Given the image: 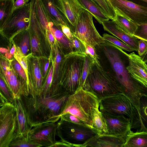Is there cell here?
<instances>
[{
  "mask_svg": "<svg viewBox=\"0 0 147 147\" xmlns=\"http://www.w3.org/2000/svg\"><path fill=\"white\" fill-rule=\"evenodd\" d=\"M51 147H73V146L67 143L63 142L60 140V141H57Z\"/></svg>",
  "mask_w": 147,
  "mask_h": 147,
  "instance_id": "681fc988",
  "label": "cell"
},
{
  "mask_svg": "<svg viewBox=\"0 0 147 147\" xmlns=\"http://www.w3.org/2000/svg\"><path fill=\"white\" fill-rule=\"evenodd\" d=\"M116 13V18L113 21L115 24L127 33L134 35L138 26L134 22L117 13Z\"/></svg>",
  "mask_w": 147,
  "mask_h": 147,
  "instance_id": "83f0119b",
  "label": "cell"
},
{
  "mask_svg": "<svg viewBox=\"0 0 147 147\" xmlns=\"http://www.w3.org/2000/svg\"><path fill=\"white\" fill-rule=\"evenodd\" d=\"M71 41L74 47L76 49V52L86 55L85 48L82 42L74 36L73 39Z\"/></svg>",
  "mask_w": 147,
  "mask_h": 147,
  "instance_id": "7bdbcfd3",
  "label": "cell"
},
{
  "mask_svg": "<svg viewBox=\"0 0 147 147\" xmlns=\"http://www.w3.org/2000/svg\"><path fill=\"white\" fill-rule=\"evenodd\" d=\"M60 28L63 33L68 39L70 40L73 39L74 36L69 27L66 26L62 25L60 26Z\"/></svg>",
  "mask_w": 147,
  "mask_h": 147,
  "instance_id": "f6af8a7d",
  "label": "cell"
},
{
  "mask_svg": "<svg viewBox=\"0 0 147 147\" xmlns=\"http://www.w3.org/2000/svg\"><path fill=\"white\" fill-rule=\"evenodd\" d=\"M86 55L72 51L63 58L60 67L59 83L70 94L74 93L80 87Z\"/></svg>",
  "mask_w": 147,
  "mask_h": 147,
  "instance_id": "277c9868",
  "label": "cell"
},
{
  "mask_svg": "<svg viewBox=\"0 0 147 147\" xmlns=\"http://www.w3.org/2000/svg\"><path fill=\"white\" fill-rule=\"evenodd\" d=\"M93 16L85 9L80 13L73 30V35L82 42L93 47L106 42L96 28Z\"/></svg>",
  "mask_w": 147,
  "mask_h": 147,
  "instance_id": "52a82bcc",
  "label": "cell"
},
{
  "mask_svg": "<svg viewBox=\"0 0 147 147\" xmlns=\"http://www.w3.org/2000/svg\"><path fill=\"white\" fill-rule=\"evenodd\" d=\"M40 147L39 145L28 140L26 137H16L10 144L9 147Z\"/></svg>",
  "mask_w": 147,
  "mask_h": 147,
  "instance_id": "e575fe53",
  "label": "cell"
},
{
  "mask_svg": "<svg viewBox=\"0 0 147 147\" xmlns=\"http://www.w3.org/2000/svg\"><path fill=\"white\" fill-rule=\"evenodd\" d=\"M138 52L139 55L144 60V58L147 55V41L139 39Z\"/></svg>",
  "mask_w": 147,
  "mask_h": 147,
  "instance_id": "ee69618b",
  "label": "cell"
},
{
  "mask_svg": "<svg viewBox=\"0 0 147 147\" xmlns=\"http://www.w3.org/2000/svg\"><path fill=\"white\" fill-rule=\"evenodd\" d=\"M53 65L52 63L47 75L44 80L40 95L45 96H51L50 91L53 81Z\"/></svg>",
  "mask_w": 147,
  "mask_h": 147,
  "instance_id": "1f68e13d",
  "label": "cell"
},
{
  "mask_svg": "<svg viewBox=\"0 0 147 147\" xmlns=\"http://www.w3.org/2000/svg\"><path fill=\"white\" fill-rule=\"evenodd\" d=\"M102 113L107 126V134L124 137L131 130L130 120L128 118L123 115H113L105 113Z\"/></svg>",
  "mask_w": 147,
  "mask_h": 147,
  "instance_id": "9a60e30c",
  "label": "cell"
},
{
  "mask_svg": "<svg viewBox=\"0 0 147 147\" xmlns=\"http://www.w3.org/2000/svg\"><path fill=\"white\" fill-rule=\"evenodd\" d=\"M137 25V28L133 36L139 39L147 41V23Z\"/></svg>",
  "mask_w": 147,
  "mask_h": 147,
  "instance_id": "f35d334b",
  "label": "cell"
},
{
  "mask_svg": "<svg viewBox=\"0 0 147 147\" xmlns=\"http://www.w3.org/2000/svg\"><path fill=\"white\" fill-rule=\"evenodd\" d=\"M10 41L24 55L31 53V43L28 28L13 36Z\"/></svg>",
  "mask_w": 147,
  "mask_h": 147,
  "instance_id": "603a6c76",
  "label": "cell"
},
{
  "mask_svg": "<svg viewBox=\"0 0 147 147\" xmlns=\"http://www.w3.org/2000/svg\"><path fill=\"white\" fill-rule=\"evenodd\" d=\"M104 39L120 47L123 50L131 52L134 51V50L130 46L126 45L114 36L107 34L104 33L102 35Z\"/></svg>",
  "mask_w": 147,
  "mask_h": 147,
  "instance_id": "d590c367",
  "label": "cell"
},
{
  "mask_svg": "<svg viewBox=\"0 0 147 147\" xmlns=\"http://www.w3.org/2000/svg\"><path fill=\"white\" fill-rule=\"evenodd\" d=\"M129 64L126 68L134 79L147 87V65L142 58L134 52L128 54Z\"/></svg>",
  "mask_w": 147,
  "mask_h": 147,
  "instance_id": "2e32d148",
  "label": "cell"
},
{
  "mask_svg": "<svg viewBox=\"0 0 147 147\" xmlns=\"http://www.w3.org/2000/svg\"><path fill=\"white\" fill-rule=\"evenodd\" d=\"M27 63L29 93L40 95L44 80L40 69L39 57L30 53L27 55Z\"/></svg>",
  "mask_w": 147,
  "mask_h": 147,
  "instance_id": "5bb4252c",
  "label": "cell"
},
{
  "mask_svg": "<svg viewBox=\"0 0 147 147\" xmlns=\"http://www.w3.org/2000/svg\"><path fill=\"white\" fill-rule=\"evenodd\" d=\"M115 13L137 25L147 23V7L125 0H108Z\"/></svg>",
  "mask_w": 147,
  "mask_h": 147,
  "instance_id": "7c38bea8",
  "label": "cell"
},
{
  "mask_svg": "<svg viewBox=\"0 0 147 147\" xmlns=\"http://www.w3.org/2000/svg\"><path fill=\"white\" fill-rule=\"evenodd\" d=\"M100 65L114 80L122 94L133 105H139L140 99L147 96V87L130 76L127 69L128 54L120 47L107 41L95 47Z\"/></svg>",
  "mask_w": 147,
  "mask_h": 147,
  "instance_id": "6da1fadb",
  "label": "cell"
},
{
  "mask_svg": "<svg viewBox=\"0 0 147 147\" xmlns=\"http://www.w3.org/2000/svg\"><path fill=\"white\" fill-rule=\"evenodd\" d=\"M99 107H97L93 110L92 128L98 135L107 134V129L106 121L102 113L99 110Z\"/></svg>",
  "mask_w": 147,
  "mask_h": 147,
  "instance_id": "4316f807",
  "label": "cell"
},
{
  "mask_svg": "<svg viewBox=\"0 0 147 147\" xmlns=\"http://www.w3.org/2000/svg\"><path fill=\"white\" fill-rule=\"evenodd\" d=\"M30 5V2L22 7L13 9L1 30V33L10 41L15 34L28 28Z\"/></svg>",
  "mask_w": 147,
  "mask_h": 147,
  "instance_id": "9c48e42d",
  "label": "cell"
},
{
  "mask_svg": "<svg viewBox=\"0 0 147 147\" xmlns=\"http://www.w3.org/2000/svg\"><path fill=\"white\" fill-rule=\"evenodd\" d=\"M0 75L12 92L14 98L27 95L29 90L27 82L14 72L7 59L0 53Z\"/></svg>",
  "mask_w": 147,
  "mask_h": 147,
  "instance_id": "30bf717a",
  "label": "cell"
},
{
  "mask_svg": "<svg viewBox=\"0 0 147 147\" xmlns=\"http://www.w3.org/2000/svg\"><path fill=\"white\" fill-rule=\"evenodd\" d=\"M10 64L15 73L27 82L28 80L25 71L18 61L14 58L9 60Z\"/></svg>",
  "mask_w": 147,
  "mask_h": 147,
  "instance_id": "74e56055",
  "label": "cell"
},
{
  "mask_svg": "<svg viewBox=\"0 0 147 147\" xmlns=\"http://www.w3.org/2000/svg\"><path fill=\"white\" fill-rule=\"evenodd\" d=\"M5 102L4 100L0 94V108L3 106Z\"/></svg>",
  "mask_w": 147,
  "mask_h": 147,
  "instance_id": "f907efd6",
  "label": "cell"
},
{
  "mask_svg": "<svg viewBox=\"0 0 147 147\" xmlns=\"http://www.w3.org/2000/svg\"><path fill=\"white\" fill-rule=\"evenodd\" d=\"M51 21L60 28L61 25L70 28V25L63 13L58 0H40Z\"/></svg>",
  "mask_w": 147,
  "mask_h": 147,
  "instance_id": "ac0fdd59",
  "label": "cell"
},
{
  "mask_svg": "<svg viewBox=\"0 0 147 147\" xmlns=\"http://www.w3.org/2000/svg\"><path fill=\"white\" fill-rule=\"evenodd\" d=\"M71 94L67 91L46 96L21 95L20 98L32 127L43 123L57 122L62 107Z\"/></svg>",
  "mask_w": 147,
  "mask_h": 147,
  "instance_id": "7a4b0ae2",
  "label": "cell"
},
{
  "mask_svg": "<svg viewBox=\"0 0 147 147\" xmlns=\"http://www.w3.org/2000/svg\"><path fill=\"white\" fill-rule=\"evenodd\" d=\"M49 29L59 46L72 52L74 47L71 41L68 39L57 26L51 21L49 23Z\"/></svg>",
  "mask_w": 147,
  "mask_h": 147,
  "instance_id": "484cf974",
  "label": "cell"
},
{
  "mask_svg": "<svg viewBox=\"0 0 147 147\" xmlns=\"http://www.w3.org/2000/svg\"><path fill=\"white\" fill-rule=\"evenodd\" d=\"M13 45L11 42L0 32V53L9 60L12 59L14 57L10 53Z\"/></svg>",
  "mask_w": 147,
  "mask_h": 147,
  "instance_id": "f546056e",
  "label": "cell"
},
{
  "mask_svg": "<svg viewBox=\"0 0 147 147\" xmlns=\"http://www.w3.org/2000/svg\"><path fill=\"white\" fill-rule=\"evenodd\" d=\"M18 134L16 108L5 102L0 108V147H9Z\"/></svg>",
  "mask_w": 147,
  "mask_h": 147,
  "instance_id": "ba28073f",
  "label": "cell"
},
{
  "mask_svg": "<svg viewBox=\"0 0 147 147\" xmlns=\"http://www.w3.org/2000/svg\"><path fill=\"white\" fill-rule=\"evenodd\" d=\"M58 0L69 23L70 29L73 30L80 13L85 9L78 0Z\"/></svg>",
  "mask_w": 147,
  "mask_h": 147,
  "instance_id": "44dd1931",
  "label": "cell"
},
{
  "mask_svg": "<svg viewBox=\"0 0 147 147\" xmlns=\"http://www.w3.org/2000/svg\"><path fill=\"white\" fill-rule=\"evenodd\" d=\"M82 42L85 48L86 54L89 55L92 59L93 61L95 62L97 64H100L95 47L92 46L84 42Z\"/></svg>",
  "mask_w": 147,
  "mask_h": 147,
  "instance_id": "b9f144b4",
  "label": "cell"
},
{
  "mask_svg": "<svg viewBox=\"0 0 147 147\" xmlns=\"http://www.w3.org/2000/svg\"><path fill=\"white\" fill-rule=\"evenodd\" d=\"M39 59L41 74L44 81L49 63L51 61V59L50 57L47 58L44 57H39Z\"/></svg>",
  "mask_w": 147,
  "mask_h": 147,
  "instance_id": "ab89813d",
  "label": "cell"
},
{
  "mask_svg": "<svg viewBox=\"0 0 147 147\" xmlns=\"http://www.w3.org/2000/svg\"><path fill=\"white\" fill-rule=\"evenodd\" d=\"M28 30L30 40L31 53L36 55L37 53L40 52V43L38 37L43 34L28 29Z\"/></svg>",
  "mask_w": 147,
  "mask_h": 147,
  "instance_id": "d6a6232c",
  "label": "cell"
},
{
  "mask_svg": "<svg viewBox=\"0 0 147 147\" xmlns=\"http://www.w3.org/2000/svg\"><path fill=\"white\" fill-rule=\"evenodd\" d=\"M45 34L50 44L52 51L55 42V39L49 29L46 30Z\"/></svg>",
  "mask_w": 147,
  "mask_h": 147,
  "instance_id": "bcb514c9",
  "label": "cell"
},
{
  "mask_svg": "<svg viewBox=\"0 0 147 147\" xmlns=\"http://www.w3.org/2000/svg\"><path fill=\"white\" fill-rule=\"evenodd\" d=\"M12 103L16 108V112L18 134L16 137H26L32 127L29 123L20 98H14Z\"/></svg>",
  "mask_w": 147,
  "mask_h": 147,
  "instance_id": "7402d4cb",
  "label": "cell"
},
{
  "mask_svg": "<svg viewBox=\"0 0 147 147\" xmlns=\"http://www.w3.org/2000/svg\"><path fill=\"white\" fill-rule=\"evenodd\" d=\"M126 135L120 137L108 134L98 135L86 142L81 147H122L125 142Z\"/></svg>",
  "mask_w": 147,
  "mask_h": 147,
  "instance_id": "ffe728a7",
  "label": "cell"
},
{
  "mask_svg": "<svg viewBox=\"0 0 147 147\" xmlns=\"http://www.w3.org/2000/svg\"><path fill=\"white\" fill-rule=\"evenodd\" d=\"M60 119L69 122L80 125H87L83 121L68 113H66L61 115Z\"/></svg>",
  "mask_w": 147,
  "mask_h": 147,
  "instance_id": "60d3db41",
  "label": "cell"
},
{
  "mask_svg": "<svg viewBox=\"0 0 147 147\" xmlns=\"http://www.w3.org/2000/svg\"><path fill=\"white\" fill-rule=\"evenodd\" d=\"M93 60L88 55H85L80 81V87H83L85 80L91 69Z\"/></svg>",
  "mask_w": 147,
  "mask_h": 147,
  "instance_id": "8d00e7d4",
  "label": "cell"
},
{
  "mask_svg": "<svg viewBox=\"0 0 147 147\" xmlns=\"http://www.w3.org/2000/svg\"><path fill=\"white\" fill-rule=\"evenodd\" d=\"M82 6L100 24L109 19L93 0H78Z\"/></svg>",
  "mask_w": 147,
  "mask_h": 147,
  "instance_id": "d4e9b609",
  "label": "cell"
},
{
  "mask_svg": "<svg viewBox=\"0 0 147 147\" xmlns=\"http://www.w3.org/2000/svg\"><path fill=\"white\" fill-rule=\"evenodd\" d=\"M15 0H0V31L14 9Z\"/></svg>",
  "mask_w": 147,
  "mask_h": 147,
  "instance_id": "f1b7e54d",
  "label": "cell"
},
{
  "mask_svg": "<svg viewBox=\"0 0 147 147\" xmlns=\"http://www.w3.org/2000/svg\"><path fill=\"white\" fill-rule=\"evenodd\" d=\"M147 97H142L138 106H133L130 119L131 129L133 128L136 129L137 131L147 132Z\"/></svg>",
  "mask_w": 147,
  "mask_h": 147,
  "instance_id": "e0dca14e",
  "label": "cell"
},
{
  "mask_svg": "<svg viewBox=\"0 0 147 147\" xmlns=\"http://www.w3.org/2000/svg\"><path fill=\"white\" fill-rule=\"evenodd\" d=\"M82 88L99 100L115 94L122 93L114 80L100 64L94 61Z\"/></svg>",
  "mask_w": 147,
  "mask_h": 147,
  "instance_id": "5b68a950",
  "label": "cell"
},
{
  "mask_svg": "<svg viewBox=\"0 0 147 147\" xmlns=\"http://www.w3.org/2000/svg\"><path fill=\"white\" fill-rule=\"evenodd\" d=\"M0 94L5 102L12 103L14 97L4 80L0 75Z\"/></svg>",
  "mask_w": 147,
  "mask_h": 147,
  "instance_id": "836d02e7",
  "label": "cell"
},
{
  "mask_svg": "<svg viewBox=\"0 0 147 147\" xmlns=\"http://www.w3.org/2000/svg\"><path fill=\"white\" fill-rule=\"evenodd\" d=\"M57 122V135L60 141L72 145L81 147L98 134L92 128L60 119Z\"/></svg>",
  "mask_w": 147,
  "mask_h": 147,
  "instance_id": "8992f818",
  "label": "cell"
},
{
  "mask_svg": "<svg viewBox=\"0 0 147 147\" xmlns=\"http://www.w3.org/2000/svg\"><path fill=\"white\" fill-rule=\"evenodd\" d=\"M99 101L95 96L80 87L67 98L62 107L60 116L69 113L92 128L93 111L99 107Z\"/></svg>",
  "mask_w": 147,
  "mask_h": 147,
  "instance_id": "3957f363",
  "label": "cell"
},
{
  "mask_svg": "<svg viewBox=\"0 0 147 147\" xmlns=\"http://www.w3.org/2000/svg\"><path fill=\"white\" fill-rule=\"evenodd\" d=\"M57 123L50 122L33 127L29 131V140L40 147H51L56 141Z\"/></svg>",
  "mask_w": 147,
  "mask_h": 147,
  "instance_id": "4fadbf2b",
  "label": "cell"
},
{
  "mask_svg": "<svg viewBox=\"0 0 147 147\" xmlns=\"http://www.w3.org/2000/svg\"><path fill=\"white\" fill-rule=\"evenodd\" d=\"M147 132L130 130L126 135L125 142L122 147H147Z\"/></svg>",
  "mask_w": 147,
  "mask_h": 147,
  "instance_id": "cb8c5ba5",
  "label": "cell"
},
{
  "mask_svg": "<svg viewBox=\"0 0 147 147\" xmlns=\"http://www.w3.org/2000/svg\"><path fill=\"white\" fill-rule=\"evenodd\" d=\"M135 4L147 7V0H125Z\"/></svg>",
  "mask_w": 147,
  "mask_h": 147,
  "instance_id": "c3c4849f",
  "label": "cell"
},
{
  "mask_svg": "<svg viewBox=\"0 0 147 147\" xmlns=\"http://www.w3.org/2000/svg\"><path fill=\"white\" fill-rule=\"evenodd\" d=\"M30 0H16L14 3V9L19 8L29 3Z\"/></svg>",
  "mask_w": 147,
  "mask_h": 147,
  "instance_id": "7dc6e473",
  "label": "cell"
},
{
  "mask_svg": "<svg viewBox=\"0 0 147 147\" xmlns=\"http://www.w3.org/2000/svg\"><path fill=\"white\" fill-rule=\"evenodd\" d=\"M100 111L116 115H123L130 119L133 107L128 98L122 93H117L99 100Z\"/></svg>",
  "mask_w": 147,
  "mask_h": 147,
  "instance_id": "8fae6325",
  "label": "cell"
},
{
  "mask_svg": "<svg viewBox=\"0 0 147 147\" xmlns=\"http://www.w3.org/2000/svg\"><path fill=\"white\" fill-rule=\"evenodd\" d=\"M107 16L112 20L116 18V13L108 0H94Z\"/></svg>",
  "mask_w": 147,
  "mask_h": 147,
  "instance_id": "4dcf8cb0",
  "label": "cell"
},
{
  "mask_svg": "<svg viewBox=\"0 0 147 147\" xmlns=\"http://www.w3.org/2000/svg\"><path fill=\"white\" fill-rule=\"evenodd\" d=\"M104 30L122 40L124 43L138 52L139 39L122 30L113 20L107 21L102 23Z\"/></svg>",
  "mask_w": 147,
  "mask_h": 147,
  "instance_id": "d6986e66",
  "label": "cell"
}]
</instances>
